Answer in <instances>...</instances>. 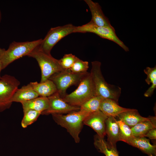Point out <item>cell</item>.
Segmentation results:
<instances>
[{"instance_id": "6da1fadb", "label": "cell", "mask_w": 156, "mask_h": 156, "mask_svg": "<svg viewBox=\"0 0 156 156\" xmlns=\"http://www.w3.org/2000/svg\"><path fill=\"white\" fill-rule=\"evenodd\" d=\"M90 73L94 87L96 96L103 99H109L118 103L121 94L119 86L108 83L105 80L101 70V63L98 61L92 62Z\"/></svg>"}, {"instance_id": "7a4b0ae2", "label": "cell", "mask_w": 156, "mask_h": 156, "mask_svg": "<svg viewBox=\"0 0 156 156\" xmlns=\"http://www.w3.org/2000/svg\"><path fill=\"white\" fill-rule=\"evenodd\" d=\"M42 39L11 43L8 49L0 48V61L3 70L15 60L27 55L41 43Z\"/></svg>"}, {"instance_id": "3957f363", "label": "cell", "mask_w": 156, "mask_h": 156, "mask_svg": "<svg viewBox=\"0 0 156 156\" xmlns=\"http://www.w3.org/2000/svg\"><path fill=\"white\" fill-rule=\"evenodd\" d=\"M88 114L79 110L68 113L52 114L53 119L59 125L66 129L77 143L80 141L79 134L82 128L83 122Z\"/></svg>"}, {"instance_id": "277c9868", "label": "cell", "mask_w": 156, "mask_h": 156, "mask_svg": "<svg viewBox=\"0 0 156 156\" xmlns=\"http://www.w3.org/2000/svg\"><path fill=\"white\" fill-rule=\"evenodd\" d=\"M96 96L94 83L90 74L87 72L78 85L77 88L69 94L62 98L69 104L80 107L91 98Z\"/></svg>"}, {"instance_id": "5b68a950", "label": "cell", "mask_w": 156, "mask_h": 156, "mask_svg": "<svg viewBox=\"0 0 156 156\" xmlns=\"http://www.w3.org/2000/svg\"><path fill=\"white\" fill-rule=\"evenodd\" d=\"M27 56L37 61L41 71L40 82H44L53 74L64 70L60 65L59 60L53 57L51 54L47 53L37 47Z\"/></svg>"}, {"instance_id": "8992f818", "label": "cell", "mask_w": 156, "mask_h": 156, "mask_svg": "<svg viewBox=\"0 0 156 156\" xmlns=\"http://www.w3.org/2000/svg\"><path fill=\"white\" fill-rule=\"evenodd\" d=\"M87 72L75 73L70 69L64 70L55 73L49 79L54 83L57 92L62 98L66 94L68 88L72 85H79Z\"/></svg>"}, {"instance_id": "52a82bcc", "label": "cell", "mask_w": 156, "mask_h": 156, "mask_svg": "<svg viewBox=\"0 0 156 156\" xmlns=\"http://www.w3.org/2000/svg\"><path fill=\"white\" fill-rule=\"evenodd\" d=\"M75 27L72 24H68L51 28L38 46L39 49L47 53L51 54L54 46L64 37L74 33Z\"/></svg>"}, {"instance_id": "ba28073f", "label": "cell", "mask_w": 156, "mask_h": 156, "mask_svg": "<svg viewBox=\"0 0 156 156\" xmlns=\"http://www.w3.org/2000/svg\"><path fill=\"white\" fill-rule=\"evenodd\" d=\"M20 81L14 77L5 75L0 78V112L9 108L12 99L18 88Z\"/></svg>"}, {"instance_id": "9c48e42d", "label": "cell", "mask_w": 156, "mask_h": 156, "mask_svg": "<svg viewBox=\"0 0 156 156\" xmlns=\"http://www.w3.org/2000/svg\"><path fill=\"white\" fill-rule=\"evenodd\" d=\"M92 33L100 37L112 41L116 43L125 51H129V48L117 37L113 27L97 26L91 21L81 26H76L74 33Z\"/></svg>"}, {"instance_id": "30bf717a", "label": "cell", "mask_w": 156, "mask_h": 156, "mask_svg": "<svg viewBox=\"0 0 156 156\" xmlns=\"http://www.w3.org/2000/svg\"><path fill=\"white\" fill-rule=\"evenodd\" d=\"M48 98L49 107L42 113V114L69 113L80 109V107L71 105L64 101L57 92Z\"/></svg>"}, {"instance_id": "8fae6325", "label": "cell", "mask_w": 156, "mask_h": 156, "mask_svg": "<svg viewBox=\"0 0 156 156\" xmlns=\"http://www.w3.org/2000/svg\"><path fill=\"white\" fill-rule=\"evenodd\" d=\"M108 117L99 110L88 114L83 123L92 128L99 137L104 138L106 135L105 122Z\"/></svg>"}, {"instance_id": "7c38bea8", "label": "cell", "mask_w": 156, "mask_h": 156, "mask_svg": "<svg viewBox=\"0 0 156 156\" xmlns=\"http://www.w3.org/2000/svg\"><path fill=\"white\" fill-rule=\"evenodd\" d=\"M89 7L92 15L91 20L96 25L101 27H113L108 19L105 16L101 7L97 3L91 0H85Z\"/></svg>"}, {"instance_id": "4fadbf2b", "label": "cell", "mask_w": 156, "mask_h": 156, "mask_svg": "<svg viewBox=\"0 0 156 156\" xmlns=\"http://www.w3.org/2000/svg\"><path fill=\"white\" fill-rule=\"evenodd\" d=\"M132 109L121 107L114 101L107 99H102L99 107V110L107 117L115 118L121 113Z\"/></svg>"}, {"instance_id": "5bb4252c", "label": "cell", "mask_w": 156, "mask_h": 156, "mask_svg": "<svg viewBox=\"0 0 156 156\" xmlns=\"http://www.w3.org/2000/svg\"><path fill=\"white\" fill-rule=\"evenodd\" d=\"M126 143L138 148L148 156H156V145L151 144L149 140L145 137L133 136Z\"/></svg>"}, {"instance_id": "9a60e30c", "label": "cell", "mask_w": 156, "mask_h": 156, "mask_svg": "<svg viewBox=\"0 0 156 156\" xmlns=\"http://www.w3.org/2000/svg\"><path fill=\"white\" fill-rule=\"evenodd\" d=\"M105 133L107 142L112 146L116 147V143L120 141L119 127L117 119L112 116L108 117L105 122Z\"/></svg>"}, {"instance_id": "2e32d148", "label": "cell", "mask_w": 156, "mask_h": 156, "mask_svg": "<svg viewBox=\"0 0 156 156\" xmlns=\"http://www.w3.org/2000/svg\"><path fill=\"white\" fill-rule=\"evenodd\" d=\"M29 83L39 96L48 97L57 92L54 83L49 79L43 82L35 81Z\"/></svg>"}, {"instance_id": "e0dca14e", "label": "cell", "mask_w": 156, "mask_h": 156, "mask_svg": "<svg viewBox=\"0 0 156 156\" xmlns=\"http://www.w3.org/2000/svg\"><path fill=\"white\" fill-rule=\"evenodd\" d=\"M39 96L30 83L18 88L13 95L11 101L21 103L26 102Z\"/></svg>"}, {"instance_id": "ac0fdd59", "label": "cell", "mask_w": 156, "mask_h": 156, "mask_svg": "<svg viewBox=\"0 0 156 156\" xmlns=\"http://www.w3.org/2000/svg\"><path fill=\"white\" fill-rule=\"evenodd\" d=\"M149 116V120L141 122L131 128L133 136L145 137L149 131L156 128V117Z\"/></svg>"}, {"instance_id": "d6986e66", "label": "cell", "mask_w": 156, "mask_h": 156, "mask_svg": "<svg viewBox=\"0 0 156 156\" xmlns=\"http://www.w3.org/2000/svg\"><path fill=\"white\" fill-rule=\"evenodd\" d=\"M21 103L23 112L29 110H33L40 112L42 113L48 108L49 101L47 97L39 96Z\"/></svg>"}, {"instance_id": "ffe728a7", "label": "cell", "mask_w": 156, "mask_h": 156, "mask_svg": "<svg viewBox=\"0 0 156 156\" xmlns=\"http://www.w3.org/2000/svg\"><path fill=\"white\" fill-rule=\"evenodd\" d=\"M131 128L138 123L150 119V116L147 118L141 116L136 109L123 112L119 114L116 117Z\"/></svg>"}, {"instance_id": "44dd1931", "label": "cell", "mask_w": 156, "mask_h": 156, "mask_svg": "<svg viewBox=\"0 0 156 156\" xmlns=\"http://www.w3.org/2000/svg\"><path fill=\"white\" fill-rule=\"evenodd\" d=\"M94 144L99 151L105 156H119L116 147L112 146L104 138H102L97 134L94 137Z\"/></svg>"}, {"instance_id": "7402d4cb", "label": "cell", "mask_w": 156, "mask_h": 156, "mask_svg": "<svg viewBox=\"0 0 156 156\" xmlns=\"http://www.w3.org/2000/svg\"><path fill=\"white\" fill-rule=\"evenodd\" d=\"M103 99L94 96L90 99L80 107L79 110L90 114L99 110L101 102Z\"/></svg>"}, {"instance_id": "603a6c76", "label": "cell", "mask_w": 156, "mask_h": 156, "mask_svg": "<svg viewBox=\"0 0 156 156\" xmlns=\"http://www.w3.org/2000/svg\"><path fill=\"white\" fill-rule=\"evenodd\" d=\"M24 115L21 122V125L25 128L36 121L41 113L34 110H29L24 112Z\"/></svg>"}, {"instance_id": "cb8c5ba5", "label": "cell", "mask_w": 156, "mask_h": 156, "mask_svg": "<svg viewBox=\"0 0 156 156\" xmlns=\"http://www.w3.org/2000/svg\"><path fill=\"white\" fill-rule=\"evenodd\" d=\"M117 121L119 127L120 141L126 142L133 136L131 128L120 120H117Z\"/></svg>"}, {"instance_id": "d4e9b609", "label": "cell", "mask_w": 156, "mask_h": 156, "mask_svg": "<svg viewBox=\"0 0 156 156\" xmlns=\"http://www.w3.org/2000/svg\"><path fill=\"white\" fill-rule=\"evenodd\" d=\"M88 68V62L83 61L77 57L75 62L70 69L73 73H80L87 72Z\"/></svg>"}, {"instance_id": "484cf974", "label": "cell", "mask_w": 156, "mask_h": 156, "mask_svg": "<svg viewBox=\"0 0 156 156\" xmlns=\"http://www.w3.org/2000/svg\"><path fill=\"white\" fill-rule=\"evenodd\" d=\"M77 57L71 53L66 54L59 60L60 65L64 70L70 69L75 62Z\"/></svg>"}, {"instance_id": "4316f807", "label": "cell", "mask_w": 156, "mask_h": 156, "mask_svg": "<svg viewBox=\"0 0 156 156\" xmlns=\"http://www.w3.org/2000/svg\"><path fill=\"white\" fill-rule=\"evenodd\" d=\"M144 72L147 77L145 81L146 83L149 85L156 80V66L153 68L147 67L144 70Z\"/></svg>"}, {"instance_id": "83f0119b", "label": "cell", "mask_w": 156, "mask_h": 156, "mask_svg": "<svg viewBox=\"0 0 156 156\" xmlns=\"http://www.w3.org/2000/svg\"><path fill=\"white\" fill-rule=\"evenodd\" d=\"M151 84L150 87L144 94V95L145 97H150L153 94L154 91L156 88V80H155Z\"/></svg>"}, {"instance_id": "f1b7e54d", "label": "cell", "mask_w": 156, "mask_h": 156, "mask_svg": "<svg viewBox=\"0 0 156 156\" xmlns=\"http://www.w3.org/2000/svg\"><path fill=\"white\" fill-rule=\"evenodd\" d=\"M156 128H154L149 131L146 134L145 137H147L151 140H156Z\"/></svg>"}, {"instance_id": "f546056e", "label": "cell", "mask_w": 156, "mask_h": 156, "mask_svg": "<svg viewBox=\"0 0 156 156\" xmlns=\"http://www.w3.org/2000/svg\"><path fill=\"white\" fill-rule=\"evenodd\" d=\"M3 70L2 69V64H1V62L0 61V78H1V70Z\"/></svg>"}, {"instance_id": "4dcf8cb0", "label": "cell", "mask_w": 156, "mask_h": 156, "mask_svg": "<svg viewBox=\"0 0 156 156\" xmlns=\"http://www.w3.org/2000/svg\"><path fill=\"white\" fill-rule=\"evenodd\" d=\"M1 19H2V14L1 12V11L0 9V23L1 22Z\"/></svg>"}]
</instances>
